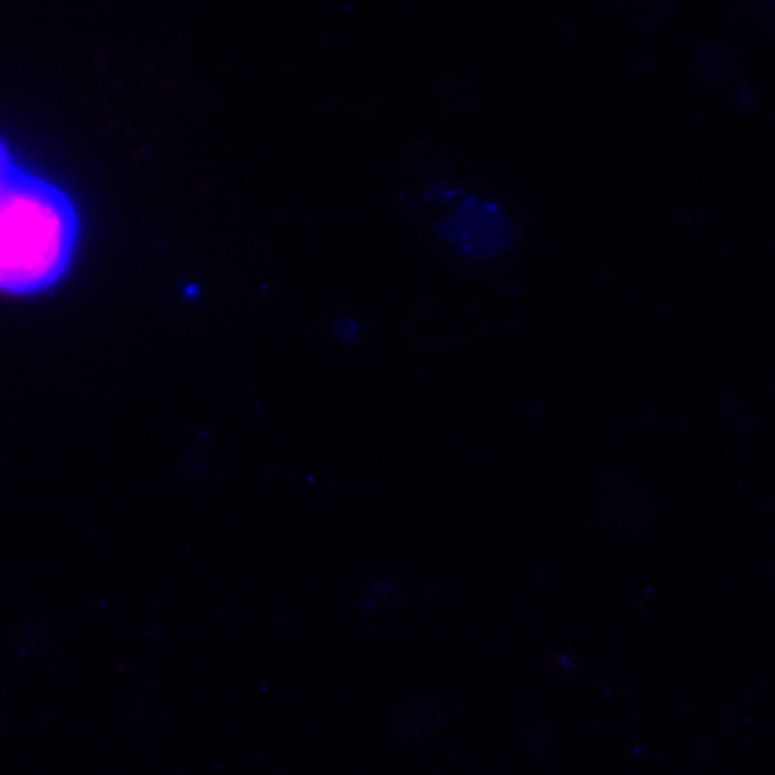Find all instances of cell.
<instances>
[{
  "instance_id": "cell-4",
  "label": "cell",
  "mask_w": 775,
  "mask_h": 775,
  "mask_svg": "<svg viewBox=\"0 0 775 775\" xmlns=\"http://www.w3.org/2000/svg\"><path fill=\"white\" fill-rule=\"evenodd\" d=\"M13 168H15V164H13L11 155H9V150H7L4 143L0 141V186H2L4 179L13 172Z\"/></svg>"
},
{
  "instance_id": "cell-3",
  "label": "cell",
  "mask_w": 775,
  "mask_h": 775,
  "mask_svg": "<svg viewBox=\"0 0 775 775\" xmlns=\"http://www.w3.org/2000/svg\"><path fill=\"white\" fill-rule=\"evenodd\" d=\"M698 63H713V68L700 70L702 78H706L708 82H722V80L726 82L728 78L732 76V72L724 70V68H735V59L726 48H704L700 52Z\"/></svg>"
},
{
  "instance_id": "cell-1",
  "label": "cell",
  "mask_w": 775,
  "mask_h": 775,
  "mask_svg": "<svg viewBox=\"0 0 775 775\" xmlns=\"http://www.w3.org/2000/svg\"><path fill=\"white\" fill-rule=\"evenodd\" d=\"M76 241L72 199L15 166L0 186V291L33 296L55 287L72 265Z\"/></svg>"
},
{
  "instance_id": "cell-2",
  "label": "cell",
  "mask_w": 775,
  "mask_h": 775,
  "mask_svg": "<svg viewBox=\"0 0 775 775\" xmlns=\"http://www.w3.org/2000/svg\"><path fill=\"white\" fill-rule=\"evenodd\" d=\"M446 237L467 259H493L511 243V227L496 203L467 199L464 207L444 225Z\"/></svg>"
}]
</instances>
